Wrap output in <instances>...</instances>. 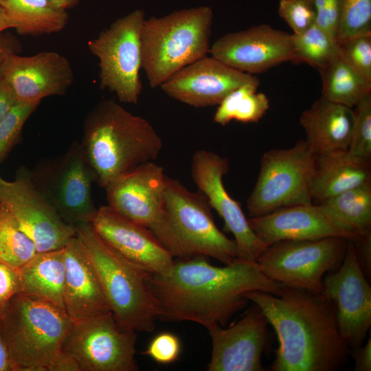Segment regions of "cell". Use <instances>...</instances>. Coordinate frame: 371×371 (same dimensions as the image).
<instances>
[{
	"instance_id": "obj_1",
	"label": "cell",
	"mask_w": 371,
	"mask_h": 371,
	"mask_svg": "<svg viewBox=\"0 0 371 371\" xmlns=\"http://www.w3.org/2000/svg\"><path fill=\"white\" fill-rule=\"evenodd\" d=\"M209 258L196 256L175 260L164 273L151 274L159 319L192 322L206 329L224 326L248 304L247 292L282 293L284 285L265 276L256 262L238 258L217 267Z\"/></svg>"
},
{
	"instance_id": "obj_2",
	"label": "cell",
	"mask_w": 371,
	"mask_h": 371,
	"mask_svg": "<svg viewBox=\"0 0 371 371\" xmlns=\"http://www.w3.org/2000/svg\"><path fill=\"white\" fill-rule=\"evenodd\" d=\"M245 296L276 333L278 347L271 370L335 371L345 365L350 348L333 304L321 293L284 285L279 295L252 291Z\"/></svg>"
},
{
	"instance_id": "obj_3",
	"label": "cell",
	"mask_w": 371,
	"mask_h": 371,
	"mask_svg": "<svg viewBox=\"0 0 371 371\" xmlns=\"http://www.w3.org/2000/svg\"><path fill=\"white\" fill-rule=\"evenodd\" d=\"M81 145L95 181L104 188L153 161L162 148L160 137L147 120L111 100L101 101L87 114Z\"/></svg>"
},
{
	"instance_id": "obj_4",
	"label": "cell",
	"mask_w": 371,
	"mask_h": 371,
	"mask_svg": "<svg viewBox=\"0 0 371 371\" xmlns=\"http://www.w3.org/2000/svg\"><path fill=\"white\" fill-rule=\"evenodd\" d=\"M108 306L124 330L152 332L159 319L151 273L133 265L104 242L90 223L75 225Z\"/></svg>"
},
{
	"instance_id": "obj_5",
	"label": "cell",
	"mask_w": 371,
	"mask_h": 371,
	"mask_svg": "<svg viewBox=\"0 0 371 371\" xmlns=\"http://www.w3.org/2000/svg\"><path fill=\"white\" fill-rule=\"evenodd\" d=\"M151 232L174 258L203 256L224 265L239 258L234 239L216 227L206 196L168 177L164 215Z\"/></svg>"
},
{
	"instance_id": "obj_6",
	"label": "cell",
	"mask_w": 371,
	"mask_h": 371,
	"mask_svg": "<svg viewBox=\"0 0 371 371\" xmlns=\"http://www.w3.org/2000/svg\"><path fill=\"white\" fill-rule=\"evenodd\" d=\"M213 12L208 6L145 19L141 31L142 69L155 88L175 73L207 56Z\"/></svg>"
},
{
	"instance_id": "obj_7",
	"label": "cell",
	"mask_w": 371,
	"mask_h": 371,
	"mask_svg": "<svg viewBox=\"0 0 371 371\" xmlns=\"http://www.w3.org/2000/svg\"><path fill=\"white\" fill-rule=\"evenodd\" d=\"M0 325L16 371H47L73 321L64 309L19 292Z\"/></svg>"
},
{
	"instance_id": "obj_8",
	"label": "cell",
	"mask_w": 371,
	"mask_h": 371,
	"mask_svg": "<svg viewBox=\"0 0 371 371\" xmlns=\"http://www.w3.org/2000/svg\"><path fill=\"white\" fill-rule=\"evenodd\" d=\"M316 157L304 139L288 148L265 152L254 188L247 199L249 218L313 203L311 184Z\"/></svg>"
},
{
	"instance_id": "obj_9",
	"label": "cell",
	"mask_w": 371,
	"mask_h": 371,
	"mask_svg": "<svg viewBox=\"0 0 371 371\" xmlns=\"http://www.w3.org/2000/svg\"><path fill=\"white\" fill-rule=\"evenodd\" d=\"M349 240H285L274 243L256 263L270 279L284 286L320 294L325 275L341 264Z\"/></svg>"
},
{
	"instance_id": "obj_10",
	"label": "cell",
	"mask_w": 371,
	"mask_h": 371,
	"mask_svg": "<svg viewBox=\"0 0 371 371\" xmlns=\"http://www.w3.org/2000/svg\"><path fill=\"white\" fill-rule=\"evenodd\" d=\"M145 19L143 10H135L88 42L99 60L101 88L115 93L121 102L136 104L142 92L141 31Z\"/></svg>"
},
{
	"instance_id": "obj_11",
	"label": "cell",
	"mask_w": 371,
	"mask_h": 371,
	"mask_svg": "<svg viewBox=\"0 0 371 371\" xmlns=\"http://www.w3.org/2000/svg\"><path fill=\"white\" fill-rule=\"evenodd\" d=\"M136 332L124 330L110 311L73 322L62 350L81 371H137Z\"/></svg>"
},
{
	"instance_id": "obj_12",
	"label": "cell",
	"mask_w": 371,
	"mask_h": 371,
	"mask_svg": "<svg viewBox=\"0 0 371 371\" xmlns=\"http://www.w3.org/2000/svg\"><path fill=\"white\" fill-rule=\"evenodd\" d=\"M30 175L65 221L91 223L98 210L91 194L95 177L81 144L74 142L57 161Z\"/></svg>"
},
{
	"instance_id": "obj_13",
	"label": "cell",
	"mask_w": 371,
	"mask_h": 371,
	"mask_svg": "<svg viewBox=\"0 0 371 371\" xmlns=\"http://www.w3.org/2000/svg\"><path fill=\"white\" fill-rule=\"evenodd\" d=\"M0 204L37 252L63 249L76 235L75 226L63 220L26 172L13 181L0 176Z\"/></svg>"
},
{
	"instance_id": "obj_14",
	"label": "cell",
	"mask_w": 371,
	"mask_h": 371,
	"mask_svg": "<svg viewBox=\"0 0 371 371\" xmlns=\"http://www.w3.org/2000/svg\"><path fill=\"white\" fill-rule=\"evenodd\" d=\"M321 294L334 305L341 334L350 349L361 346L371 326V287L348 241L339 266L324 277Z\"/></svg>"
},
{
	"instance_id": "obj_15",
	"label": "cell",
	"mask_w": 371,
	"mask_h": 371,
	"mask_svg": "<svg viewBox=\"0 0 371 371\" xmlns=\"http://www.w3.org/2000/svg\"><path fill=\"white\" fill-rule=\"evenodd\" d=\"M229 170L228 159L217 153L199 150L193 155L192 177L199 190L223 218L225 229L233 234L239 258L256 262L269 245L254 232L240 203L225 190L223 179Z\"/></svg>"
},
{
	"instance_id": "obj_16",
	"label": "cell",
	"mask_w": 371,
	"mask_h": 371,
	"mask_svg": "<svg viewBox=\"0 0 371 371\" xmlns=\"http://www.w3.org/2000/svg\"><path fill=\"white\" fill-rule=\"evenodd\" d=\"M210 53L227 65L251 75L293 62L295 57L291 34L267 24L226 34L210 46Z\"/></svg>"
},
{
	"instance_id": "obj_17",
	"label": "cell",
	"mask_w": 371,
	"mask_h": 371,
	"mask_svg": "<svg viewBox=\"0 0 371 371\" xmlns=\"http://www.w3.org/2000/svg\"><path fill=\"white\" fill-rule=\"evenodd\" d=\"M250 82L260 80L205 56L175 73L160 87L170 98L200 108L219 104L231 91Z\"/></svg>"
},
{
	"instance_id": "obj_18",
	"label": "cell",
	"mask_w": 371,
	"mask_h": 371,
	"mask_svg": "<svg viewBox=\"0 0 371 371\" xmlns=\"http://www.w3.org/2000/svg\"><path fill=\"white\" fill-rule=\"evenodd\" d=\"M1 78L17 102L41 103L47 97L65 94L74 82L68 59L56 52L25 56L9 54L0 68Z\"/></svg>"
},
{
	"instance_id": "obj_19",
	"label": "cell",
	"mask_w": 371,
	"mask_h": 371,
	"mask_svg": "<svg viewBox=\"0 0 371 371\" xmlns=\"http://www.w3.org/2000/svg\"><path fill=\"white\" fill-rule=\"evenodd\" d=\"M166 179L164 168L154 162L139 165L105 188L108 205L151 231L164 215Z\"/></svg>"
},
{
	"instance_id": "obj_20",
	"label": "cell",
	"mask_w": 371,
	"mask_h": 371,
	"mask_svg": "<svg viewBox=\"0 0 371 371\" xmlns=\"http://www.w3.org/2000/svg\"><path fill=\"white\" fill-rule=\"evenodd\" d=\"M267 324L256 304L227 328H207L212 339L208 371H264L262 355L267 340Z\"/></svg>"
},
{
	"instance_id": "obj_21",
	"label": "cell",
	"mask_w": 371,
	"mask_h": 371,
	"mask_svg": "<svg viewBox=\"0 0 371 371\" xmlns=\"http://www.w3.org/2000/svg\"><path fill=\"white\" fill-rule=\"evenodd\" d=\"M90 225L120 255L151 274L164 273L174 262L149 229L123 217L109 205L98 208Z\"/></svg>"
},
{
	"instance_id": "obj_22",
	"label": "cell",
	"mask_w": 371,
	"mask_h": 371,
	"mask_svg": "<svg viewBox=\"0 0 371 371\" xmlns=\"http://www.w3.org/2000/svg\"><path fill=\"white\" fill-rule=\"evenodd\" d=\"M249 224L264 243L271 245L285 240H317L341 237L355 242L358 236L337 223L315 203L284 207L248 218Z\"/></svg>"
},
{
	"instance_id": "obj_23",
	"label": "cell",
	"mask_w": 371,
	"mask_h": 371,
	"mask_svg": "<svg viewBox=\"0 0 371 371\" xmlns=\"http://www.w3.org/2000/svg\"><path fill=\"white\" fill-rule=\"evenodd\" d=\"M63 253L64 308L71 319L110 312L95 271L76 235L63 247Z\"/></svg>"
},
{
	"instance_id": "obj_24",
	"label": "cell",
	"mask_w": 371,
	"mask_h": 371,
	"mask_svg": "<svg viewBox=\"0 0 371 371\" xmlns=\"http://www.w3.org/2000/svg\"><path fill=\"white\" fill-rule=\"evenodd\" d=\"M354 121L352 108L322 96L304 111L300 118L306 133L304 140L316 155L348 150Z\"/></svg>"
},
{
	"instance_id": "obj_25",
	"label": "cell",
	"mask_w": 371,
	"mask_h": 371,
	"mask_svg": "<svg viewBox=\"0 0 371 371\" xmlns=\"http://www.w3.org/2000/svg\"><path fill=\"white\" fill-rule=\"evenodd\" d=\"M370 183V160L348 150L317 155L311 184L313 203L319 204L344 191Z\"/></svg>"
},
{
	"instance_id": "obj_26",
	"label": "cell",
	"mask_w": 371,
	"mask_h": 371,
	"mask_svg": "<svg viewBox=\"0 0 371 371\" xmlns=\"http://www.w3.org/2000/svg\"><path fill=\"white\" fill-rule=\"evenodd\" d=\"M20 292L65 310L63 291L65 265L63 248L38 252L17 269Z\"/></svg>"
},
{
	"instance_id": "obj_27",
	"label": "cell",
	"mask_w": 371,
	"mask_h": 371,
	"mask_svg": "<svg viewBox=\"0 0 371 371\" xmlns=\"http://www.w3.org/2000/svg\"><path fill=\"white\" fill-rule=\"evenodd\" d=\"M0 6L21 35L56 33L65 27L69 19L67 10L52 0H0Z\"/></svg>"
},
{
	"instance_id": "obj_28",
	"label": "cell",
	"mask_w": 371,
	"mask_h": 371,
	"mask_svg": "<svg viewBox=\"0 0 371 371\" xmlns=\"http://www.w3.org/2000/svg\"><path fill=\"white\" fill-rule=\"evenodd\" d=\"M318 205L348 232L358 236L371 233V183L344 191Z\"/></svg>"
},
{
	"instance_id": "obj_29",
	"label": "cell",
	"mask_w": 371,
	"mask_h": 371,
	"mask_svg": "<svg viewBox=\"0 0 371 371\" xmlns=\"http://www.w3.org/2000/svg\"><path fill=\"white\" fill-rule=\"evenodd\" d=\"M322 80V97L350 108L371 92V81L357 74L340 57L334 58L319 70Z\"/></svg>"
},
{
	"instance_id": "obj_30",
	"label": "cell",
	"mask_w": 371,
	"mask_h": 371,
	"mask_svg": "<svg viewBox=\"0 0 371 371\" xmlns=\"http://www.w3.org/2000/svg\"><path fill=\"white\" fill-rule=\"evenodd\" d=\"M260 82H250L231 91L220 103L213 121L225 126L232 120L243 123L258 122L269 108V100L257 92Z\"/></svg>"
},
{
	"instance_id": "obj_31",
	"label": "cell",
	"mask_w": 371,
	"mask_h": 371,
	"mask_svg": "<svg viewBox=\"0 0 371 371\" xmlns=\"http://www.w3.org/2000/svg\"><path fill=\"white\" fill-rule=\"evenodd\" d=\"M294 60L318 70L339 55L337 41L315 24L299 34H291Z\"/></svg>"
},
{
	"instance_id": "obj_32",
	"label": "cell",
	"mask_w": 371,
	"mask_h": 371,
	"mask_svg": "<svg viewBox=\"0 0 371 371\" xmlns=\"http://www.w3.org/2000/svg\"><path fill=\"white\" fill-rule=\"evenodd\" d=\"M37 253L34 243L0 204V263L17 270Z\"/></svg>"
},
{
	"instance_id": "obj_33",
	"label": "cell",
	"mask_w": 371,
	"mask_h": 371,
	"mask_svg": "<svg viewBox=\"0 0 371 371\" xmlns=\"http://www.w3.org/2000/svg\"><path fill=\"white\" fill-rule=\"evenodd\" d=\"M371 34V0H341L337 41Z\"/></svg>"
},
{
	"instance_id": "obj_34",
	"label": "cell",
	"mask_w": 371,
	"mask_h": 371,
	"mask_svg": "<svg viewBox=\"0 0 371 371\" xmlns=\"http://www.w3.org/2000/svg\"><path fill=\"white\" fill-rule=\"evenodd\" d=\"M355 107V121L348 151L371 160V92L364 95Z\"/></svg>"
},
{
	"instance_id": "obj_35",
	"label": "cell",
	"mask_w": 371,
	"mask_h": 371,
	"mask_svg": "<svg viewBox=\"0 0 371 371\" xmlns=\"http://www.w3.org/2000/svg\"><path fill=\"white\" fill-rule=\"evenodd\" d=\"M39 104L16 102L0 121V164L18 141L25 123Z\"/></svg>"
},
{
	"instance_id": "obj_36",
	"label": "cell",
	"mask_w": 371,
	"mask_h": 371,
	"mask_svg": "<svg viewBox=\"0 0 371 371\" xmlns=\"http://www.w3.org/2000/svg\"><path fill=\"white\" fill-rule=\"evenodd\" d=\"M339 54L353 70L371 81V34L338 42Z\"/></svg>"
},
{
	"instance_id": "obj_37",
	"label": "cell",
	"mask_w": 371,
	"mask_h": 371,
	"mask_svg": "<svg viewBox=\"0 0 371 371\" xmlns=\"http://www.w3.org/2000/svg\"><path fill=\"white\" fill-rule=\"evenodd\" d=\"M278 12L295 34L303 33L315 24L313 0H280Z\"/></svg>"
},
{
	"instance_id": "obj_38",
	"label": "cell",
	"mask_w": 371,
	"mask_h": 371,
	"mask_svg": "<svg viewBox=\"0 0 371 371\" xmlns=\"http://www.w3.org/2000/svg\"><path fill=\"white\" fill-rule=\"evenodd\" d=\"M181 351L179 338L173 333L164 332L151 340L144 354L158 363L170 364L179 359Z\"/></svg>"
},
{
	"instance_id": "obj_39",
	"label": "cell",
	"mask_w": 371,
	"mask_h": 371,
	"mask_svg": "<svg viewBox=\"0 0 371 371\" xmlns=\"http://www.w3.org/2000/svg\"><path fill=\"white\" fill-rule=\"evenodd\" d=\"M316 12L315 25L337 41L341 0H313Z\"/></svg>"
},
{
	"instance_id": "obj_40",
	"label": "cell",
	"mask_w": 371,
	"mask_h": 371,
	"mask_svg": "<svg viewBox=\"0 0 371 371\" xmlns=\"http://www.w3.org/2000/svg\"><path fill=\"white\" fill-rule=\"evenodd\" d=\"M19 292L17 270L0 263V318L12 299Z\"/></svg>"
},
{
	"instance_id": "obj_41",
	"label": "cell",
	"mask_w": 371,
	"mask_h": 371,
	"mask_svg": "<svg viewBox=\"0 0 371 371\" xmlns=\"http://www.w3.org/2000/svg\"><path fill=\"white\" fill-rule=\"evenodd\" d=\"M360 266L367 277L371 271V233L353 242Z\"/></svg>"
},
{
	"instance_id": "obj_42",
	"label": "cell",
	"mask_w": 371,
	"mask_h": 371,
	"mask_svg": "<svg viewBox=\"0 0 371 371\" xmlns=\"http://www.w3.org/2000/svg\"><path fill=\"white\" fill-rule=\"evenodd\" d=\"M47 371H81V368L71 354L61 349L49 365Z\"/></svg>"
},
{
	"instance_id": "obj_43",
	"label": "cell",
	"mask_w": 371,
	"mask_h": 371,
	"mask_svg": "<svg viewBox=\"0 0 371 371\" xmlns=\"http://www.w3.org/2000/svg\"><path fill=\"white\" fill-rule=\"evenodd\" d=\"M352 354L355 360V370L370 371L371 370V339L363 346H359L352 349Z\"/></svg>"
},
{
	"instance_id": "obj_44",
	"label": "cell",
	"mask_w": 371,
	"mask_h": 371,
	"mask_svg": "<svg viewBox=\"0 0 371 371\" xmlns=\"http://www.w3.org/2000/svg\"><path fill=\"white\" fill-rule=\"evenodd\" d=\"M15 96L8 84L0 78V121L16 104Z\"/></svg>"
},
{
	"instance_id": "obj_45",
	"label": "cell",
	"mask_w": 371,
	"mask_h": 371,
	"mask_svg": "<svg viewBox=\"0 0 371 371\" xmlns=\"http://www.w3.org/2000/svg\"><path fill=\"white\" fill-rule=\"evenodd\" d=\"M17 41L10 35H0V68L5 58L12 53H16L19 48Z\"/></svg>"
},
{
	"instance_id": "obj_46",
	"label": "cell",
	"mask_w": 371,
	"mask_h": 371,
	"mask_svg": "<svg viewBox=\"0 0 371 371\" xmlns=\"http://www.w3.org/2000/svg\"><path fill=\"white\" fill-rule=\"evenodd\" d=\"M0 371H16L0 325Z\"/></svg>"
},
{
	"instance_id": "obj_47",
	"label": "cell",
	"mask_w": 371,
	"mask_h": 371,
	"mask_svg": "<svg viewBox=\"0 0 371 371\" xmlns=\"http://www.w3.org/2000/svg\"><path fill=\"white\" fill-rule=\"evenodd\" d=\"M14 28V24L6 11L0 6V35L4 30Z\"/></svg>"
},
{
	"instance_id": "obj_48",
	"label": "cell",
	"mask_w": 371,
	"mask_h": 371,
	"mask_svg": "<svg viewBox=\"0 0 371 371\" xmlns=\"http://www.w3.org/2000/svg\"><path fill=\"white\" fill-rule=\"evenodd\" d=\"M58 5L68 10L76 5L80 0H52Z\"/></svg>"
}]
</instances>
